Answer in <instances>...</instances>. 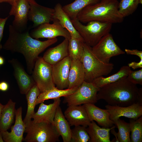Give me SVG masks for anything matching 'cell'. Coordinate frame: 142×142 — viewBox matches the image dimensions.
Here are the masks:
<instances>
[{"label": "cell", "mask_w": 142, "mask_h": 142, "mask_svg": "<svg viewBox=\"0 0 142 142\" xmlns=\"http://www.w3.org/2000/svg\"><path fill=\"white\" fill-rule=\"evenodd\" d=\"M129 123L131 142L142 141V116L136 119H131Z\"/></svg>", "instance_id": "32"}, {"label": "cell", "mask_w": 142, "mask_h": 142, "mask_svg": "<svg viewBox=\"0 0 142 142\" xmlns=\"http://www.w3.org/2000/svg\"><path fill=\"white\" fill-rule=\"evenodd\" d=\"M84 42L72 37L69 40V56L72 60H78L81 62L83 53Z\"/></svg>", "instance_id": "30"}, {"label": "cell", "mask_w": 142, "mask_h": 142, "mask_svg": "<svg viewBox=\"0 0 142 142\" xmlns=\"http://www.w3.org/2000/svg\"><path fill=\"white\" fill-rule=\"evenodd\" d=\"M54 9V19L58 20L62 27L69 32L71 37L84 42L83 39L74 27L71 19L63 9L61 4L57 3Z\"/></svg>", "instance_id": "21"}, {"label": "cell", "mask_w": 142, "mask_h": 142, "mask_svg": "<svg viewBox=\"0 0 142 142\" xmlns=\"http://www.w3.org/2000/svg\"><path fill=\"white\" fill-rule=\"evenodd\" d=\"M75 29L87 44L91 47L96 45L101 38L109 33L112 24L92 21L83 25L77 18L71 19Z\"/></svg>", "instance_id": "5"}, {"label": "cell", "mask_w": 142, "mask_h": 142, "mask_svg": "<svg viewBox=\"0 0 142 142\" xmlns=\"http://www.w3.org/2000/svg\"><path fill=\"white\" fill-rule=\"evenodd\" d=\"M15 105L10 99L4 105L0 117V131H7L11 127L15 115Z\"/></svg>", "instance_id": "25"}, {"label": "cell", "mask_w": 142, "mask_h": 142, "mask_svg": "<svg viewBox=\"0 0 142 142\" xmlns=\"http://www.w3.org/2000/svg\"><path fill=\"white\" fill-rule=\"evenodd\" d=\"M32 77L40 93L55 87L52 77V65L48 63L42 57L36 60Z\"/></svg>", "instance_id": "8"}, {"label": "cell", "mask_w": 142, "mask_h": 142, "mask_svg": "<svg viewBox=\"0 0 142 142\" xmlns=\"http://www.w3.org/2000/svg\"><path fill=\"white\" fill-rule=\"evenodd\" d=\"M97 99L111 105L126 106L136 103L142 105V88L124 77L100 88Z\"/></svg>", "instance_id": "2"}, {"label": "cell", "mask_w": 142, "mask_h": 142, "mask_svg": "<svg viewBox=\"0 0 142 142\" xmlns=\"http://www.w3.org/2000/svg\"><path fill=\"white\" fill-rule=\"evenodd\" d=\"M71 142H89L90 138L86 128L81 125L75 126L72 130Z\"/></svg>", "instance_id": "34"}, {"label": "cell", "mask_w": 142, "mask_h": 142, "mask_svg": "<svg viewBox=\"0 0 142 142\" xmlns=\"http://www.w3.org/2000/svg\"><path fill=\"white\" fill-rule=\"evenodd\" d=\"M64 115L70 126L81 125L86 128L91 122L83 105L68 106Z\"/></svg>", "instance_id": "17"}, {"label": "cell", "mask_w": 142, "mask_h": 142, "mask_svg": "<svg viewBox=\"0 0 142 142\" xmlns=\"http://www.w3.org/2000/svg\"><path fill=\"white\" fill-rule=\"evenodd\" d=\"M27 135L23 141L26 142H55L60 135L52 124L35 123L31 120L26 125Z\"/></svg>", "instance_id": "6"}, {"label": "cell", "mask_w": 142, "mask_h": 142, "mask_svg": "<svg viewBox=\"0 0 142 142\" xmlns=\"http://www.w3.org/2000/svg\"><path fill=\"white\" fill-rule=\"evenodd\" d=\"M113 121L118 130L117 136L119 142H131L129 123L126 122L120 118Z\"/></svg>", "instance_id": "31"}, {"label": "cell", "mask_w": 142, "mask_h": 142, "mask_svg": "<svg viewBox=\"0 0 142 142\" xmlns=\"http://www.w3.org/2000/svg\"><path fill=\"white\" fill-rule=\"evenodd\" d=\"M100 0H75L62 7L63 10L71 19L77 18L79 12L86 7L96 4Z\"/></svg>", "instance_id": "29"}, {"label": "cell", "mask_w": 142, "mask_h": 142, "mask_svg": "<svg viewBox=\"0 0 142 142\" xmlns=\"http://www.w3.org/2000/svg\"></svg>", "instance_id": "45"}, {"label": "cell", "mask_w": 142, "mask_h": 142, "mask_svg": "<svg viewBox=\"0 0 142 142\" xmlns=\"http://www.w3.org/2000/svg\"><path fill=\"white\" fill-rule=\"evenodd\" d=\"M105 107L109 113L110 119L113 121L121 116L135 120L142 115V105L138 103L126 106L107 104Z\"/></svg>", "instance_id": "15"}, {"label": "cell", "mask_w": 142, "mask_h": 142, "mask_svg": "<svg viewBox=\"0 0 142 142\" xmlns=\"http://www.w3.org/2000/svg\"><path fill=\"white\" fill-rule=\"evenodd\" d=\"M69 40L65 38L58 45L47 50L42 57L44 60L53 65L69 56Z\"/></svg>", "instance_id": "20"}, {"label": "cell", "mask_w": 142, "mask_h": 142, "mask_svg": "<svg viewBox=\"0 0 142 142\" xmlns=\"http://www.w3.org/2000/svg\"><path fill=\"white\" fill-rule=\"evenodd\" d=\"M54 125L63 142H70L72 130L70 125L63 113L61 108H57L54 119Z\"/></svg>", "instance_id": "22"}, {"label": "cell", "mask_w": 142, "mask_h": 142, "mask_svg": "<svg viewBox=\"0 0 142 142\" xmlns=\"http://www.w3.org/2000/svg\"><path fill=\"white\" fill-rule=\"evenodd\" d=\"M83 105L91 122L95 121L104 128H110L114 126V122L110 119L109 113L107 110L100 108L93 104L87 103Z\"/></svg>", "instance_id": "19"}, {"label": "cell", "mask_w": 142, "mask_h": 142, "mask_svg": "<svg viewBox=\"0 0 142 142\" xmlns=\"http://www.w3.org/2000/svg\"><path fill=\"white\" fill-rule=\"evenodd\" d=\"M22 108L20 107L16 110L15 123L11 128V132L0 131L4 141L5 142H22L23 141V134L26 126L22 120Z\"/></svg>", "instance_id": "16"}, {"label": "cell", "mask_w": 142, "mask_h": 142, "mask_svg": "<svg viewBox=\"0 0 142 142\" xmlns=\"http://www.w3.org/2000/svg\"><path fill=\"white\" fill-rule=\"evenodd\" d=\"M29 8L28 0H15L11 6L9 14L14 17L12 25L16 29L21 31L25 29L28 20Z\"/></svg>", "instance_id": "12"}, {"label": "cell", "mask_w": 142, "mask_h": 142, "mask_svg": "<svg viewBox=\"0 0 142 142\" xmlns=\"http://www.w3.org/2000/svg\"><path fill=\"white\" fill-rule=\"evenodd\" d=\"M53 100V103L48 105L44 104V102L40 103L37 111L32 116L34 122L47 123L54 125L56 111L59 106L61 100L60 98Z\"/></svg>", "instance_id": "18"}, {"label": "cell", "mask_w": 142, "mask_h": 142, "mask_svg": "<svg viewBox=\"0 0 142 142\" xmlns=\"http://www.w3.org/2000/svg\"><path fill=\"white\" fill-rule=\"evenodd\" d=\"M52 24L45 23L37 27L30 33L33 38H47L51 39L59 36L63 37L69 39L71 37L70 33L63 27L58 21L54 19Z\"/></svg>", "instance_id": "10"}, {"label": "cell", "mask_w": 142, "mask_h": 142, "mask_svg": "<svg viewBox=\"0 0 142 142\" xmlns=\"http://www.w3.org/2000/svg\"><path fill=\"white\" fill-rule=\"evenodd\" d=\"M78 87L64 89H58L55 87L40 93L38 96L36 102V105L50 99H55L64 97L74 93Z\"/></svg>", "instance_id": "27"}, {"label": "cell", "mask_w": 142, "mask_h": 142, "mask_svg": "<svg viewBox=\"0 0 142 142\" xmlns=\"http://www.w3.org/2000/svg\"><path fill=\"white\" fill-rule=\"evenodd\" d=\"M0 90L2 91H7L9 88L8 83L5 81H2L0 83Z\"/></svg>", "instance_id": "39"}, {"label": "cell", "mask_w": 142, "mask_h": 142, "mask_svg": "<svg viewBox=\"0 0 142 142\" xmlns=\"http://www.w3.org/2000/svg\"><path fill=\"white\" fill-rule=\"evenodd\" d=\"M85 73L82 62L72 59L69 72L68 88L79 87L84 81Z\"/></svg>", "instance_id": "23"}, {"label": "cell", "mask_w": 142, "mask_h": 142, "mask_svg": "<svg viewBox=\"0 0 142 142\" xmlns=\"http://www.w3.org/2000/svg\"><path fill=\"white\" fill-rule=\"evenodd\" d=\"M15 1V0H0V3L3 2H7L12 6L14 3Z\"/></svg>", "instance_id": "40"}, {"label": "cell", "mask_w": 142, "mask_h": 142, "mask_svg": "<svg viewBox=\"0 0 142 142\" xmlns=\"http://www.w3.org/2000/svg\"><path fill=\"white\" fill-rule=\"evenodd\" d=\"M128 66L130 68H131L133 69L138 68H142V60H140L139 62H133L128 64Z\"/></svg>", "instance_id": "38"}, {"label": "cell", "mask_w": 142, "mask_h": 142, "mask_svg": "<svg viewBox=\"0 0 142 142\" xmlns=\"http://www.w3.org/2000/svg\"><path fill=\"white\" fill-rule=\"evenodd\" d=\"M4 140L3 139L2 137L0 132V142H4Z\"/></svg>", "instance_id": "43"}, {"label": "cell", "mask_w": 142, "mask_h": 142, "mask_svg": "<svg viewBox=\"0 0 142 142\" xmlns=\"http://www.w3.org/2000/svg\"><path fill=\"white\" fill-rule=\"evenodd\" d=\"M81 62L84 70V81L92 83L96 78L110 73L114 68L111 63H106L98 59L93 53L92 47L84 42Z\"/></svg>", "instance_id": "4"}, {"label": "cell", "mask_w": 142, "mask_h": 142, "mask_svg": "<svg viewBox=\"0 0 142 142\" xmlns=\"http://www.w3.org/2000/svg\"><path fill=\"white\" fill-rule=\"evenodd\" d=\"M99 89L92 83L84 81L74 93L64 97L63 103H67L68 106L95 104L98 100L97 94Z\"/></svg>", "instance_id": "7"}, {"label": "cell", "mask_w": 142, "mask_h": 142, "mask_svg": "<svg viewBox=\"0 0 142 142\" xmlns=\"http://www.w3.org/2000/svg\"><path fill=\"white\" fill-rule=\"evenodd\" d=\"M95 56L104 63H110L113 57L125 53L114 41L111 34L109 33L103 37L97 43L92 47Z\"/></svg>", "instance_id": "9"}, {"label": "cell", "mask_w": 142, "mask_h": 142, "mask_svg": "<svg viewBox=\"0 0 142 142\" xmlns=\"http://www.w3.org/2000/svg\"><path fill=\"white\" fill-rule=\"evenodd\" d=\"M119 3L117 0H100L83 8L78 13L77 18L84 23L92 21L112 24L121 23L124 18L119 11Z\"/></svg>", "instance_id": "3"}, {"label": "cell", "mask_w": 142, "mask_h": 142, "mask_svg": "<svg viewBox=\"0 0 142 142\" xmlns=\"http://www.w3.org/2000/svg\"><path fill=\"white\" fill-rule=\"evenodd\" d=\"M28 0L30 6L28 20L33 22V27L53 21L55 12L54 9L39 5L35 0Z\"/></svg>", "instance_id": "11"}, {"label": "cell", "mask_w": 142, "mask_h": 142, "mask_svg": "<svg viewBox=\"0 0 142 142\" xmlns=\"http://www.w3.org/2000/svg\"><path fill=\"white\" fill-rule=\"evenodd\" d=\"M127 79L132 83L136 85H142V68L133 71L131 70L127 77Z\"/></svg>", "instance_id": "35"}, {"label": "cell", "mask_w": 142, "mask_h": 142, "mask_svg": "<svg viewBox=\"0 0 142 142\" xmlns=\"http://www.w3.org/2000/svg\"><path fill=\"white\" fill-rule=\"evenodd\" d=\"M8 18V17L4 18H0V51L2 48L1 42L3 37L4 26Z\"/></svg>", "instance_id": "36"}, {"label": "cell", "mask_w": 142, "mask_h": 142, "mask_svg": "<svg viewBox=\"0 0 142 142\" xmlns=\"http://www.w3.org/2000/svg\"><path fill=\"white\" fill-rule=\"evenodd\" d=\"M12 66L14 76L17 81L20 93L26 94L36 84L32 76L29 75L24 67L16 59L12 58L8 60Z\"/></svg>", "instance_id": "14"}, {"label": "cell", "mask_w": 142, "mask_h": 142, "mask_svg": "<svg viewBox=\"0 0 142 142\" xmlns=\"http://www.w3.org/2000/svg\"><path fill=\"white\" fill-rule=\"evenodd\" d=\"M4 105H2L0 103V117L1 116V115L3 110V109L4 107Z\"/></svg>", "instance_id": "42"}, {"label": "cell", "mask_w": 142, "mask_h": 142, "mask_svg": "<svg viewBox=\"0 0 142 142\" xmlns=\"http://www.w3.org/2000/svg\"><path fill=\"white\" fill-rule=\"evenodd\" d=\"M4 63V60L3 58L0 56V65L3 64Z\"/></svg>", "instance_id": "41"}, {"label": "cell", "mask_w": 142, "mask_h": 142, "mask_svg": "<svg viewBox=\"0 0 142 142\" xmlns=\"http://www.w3.org/2000/svg\"><path fill=\"white\" fill-rule=\"evenodd\" d=\"M138 3L139 4H142V0H138Z\"/></svg>", "instance_id": "44"}, {"label": "cell", "mask_w": 142, "mask_h": 142, "mask_svg": "<svg viewBox=\"0 0 142 142\" xmlns=\"http://www.w3.org/2000/svg\"><path fill=\"white\" fill-rule=\"evenodd\" d=\"M8 39L2 48L22 54L25 60L27 71L32 74L36 61L39 54L46 48L57 41V38L42 41L32 38L28 31H19L12 25L9 28Z\"/></svg>", "instance_id": "1"}, {"label": "cell", "mask_w": 142, "mask_h": 142, "mask_svg": "<svg viewBox=\"0 0 142 142\" xmlns=\"http://www.w3.org/2000/svg\"><path fill=\"white\" fill-rule=\"evenodd\" d=\"M138 0H120L118 4V11L124 17L133 14L136 9Z\"/></svg>", "instance_id": "33"}, {"label": "cell", "mask_w": 142, "mask_h": 142, "mask_svg": "<svg viewBox=\"0 0 142 142\" xmlns=\"http://www.w3.org/2000/svg\"><path fill=\"white\" fill-rule=\"evenodd\" d=\"M40 92L36 84H35L25 94L27 103V108L26 116L23 120L26 125L31 120L35 113L34 108L37 98Z\"/></svg>", "instance_id": "26"}, {"label": "cell", "mask_w": 142, "mask_h": 142, "mask_svg": "<svg viewBox=\"0 0 142 142\" xmlns=\"http://www.w3.org/2000/svg\"><path fill=\"white\" fill-rule=\"evenodd\" d=\"M131 70L130 68L128 66H123L116 73L106 77H99L95 79L92 83L96 87L100 88L114 83L122 78L127 77Z\"/></svg>", "instance_id": "28"}, {"label": "cell", "mask_w": 142, "mask_h": 142, "mask_svg": "<svg viewBox=\"0 0 142 142\" xmlns=\"http://www.w3.org/2000/svg\"><path fill=\"white\" fill-rule=\"evenodd\" d=\"M113 126L110 128H101L94 121H91L86 128L90 138L89 142H111L110 131Z\"/></svg>", "instance_id": "24"}, {"label": "cell", "mask_w": 142, "mask_h": 142, "mask_svg": "<svg viewBox=\"0 0 142 142\" xmlns=\"http://www.w3.org/2000/svg\"><path fill=\"white\" fill-rule=\"evenodd\" d=\"M72 61L68 56L52 65L53 80L58 89H64L68 87V77Z\"/></svg>", "instance_id": "13"}, {"label": "cell", "mask_w": 142, "mask_h": 142, "mask_svg": "<svg viewBox=\"0 0 142 142\" xmlns=\"http://www.w3.org/2000/svg\"><path fill=\"white\" fill-rule=\"evenodd\" d=\"M125 51L127 54L136 55L139 57L140 60H142V51L137 49H125Z\"/></svg>", "instance_id": "37"}]
</instances>
